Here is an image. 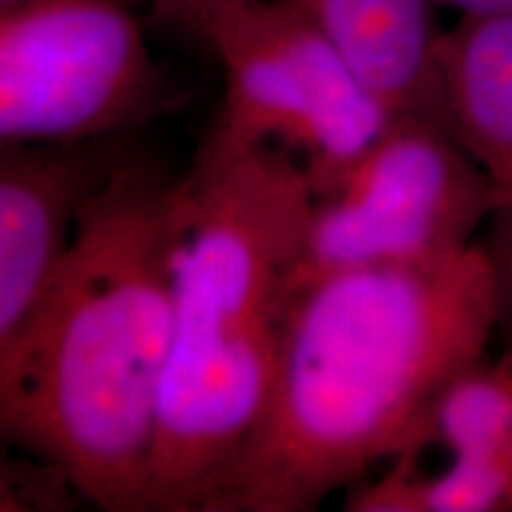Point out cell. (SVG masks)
I'll return each instance as SVG.
<instances>
[{"instance_id":"cell-7","label":"cell","mask_w":512,"mask_h":512,"mask_svg":"<svg viewBox=\"0 0 512 512\" xmlns=\"http://www.w3.org/2000/svg\"><path fill=\"white\" fill-rule=\"evenodd\" d=\"M126 143H0V344L60 268L88 200L133 155Z\"/></svg>"},{"instance_id":"cell-13","label":"cell","mask_w":512,"mask_h":512,"mask_svg":"<svg viewBox=\"0 0 512 512\" xmlns=\"http://www.w3.org/2000/svg\"><path fill=\"white\" fill-rule=\"evenodd\" d=\"M491 238L486 245L491 249L496 264L498 285V323L496 335L501 337L503 351L512 349V211H501L491 219Z\"/></svg>"},{"instance_id":"cell-1","label":"cell","mask_w":512,"mask_h":512,"mask_svg":"<svg viewBox=\"0 0 512 512\" xmlns=\"http://www.w3.org/2000/svg\"><path fill=\"white\" fill-rule=\"evenodd\" d=\"M496 323L486 240L306 283L264 420L211 512H311L384 460L422 453L439 399L486 361Z\"/></svg>"},{"instance_id":"cell-12","label":"cell","mask_w":512,"mask_h":512,"mask_svg":"<svg viewBox=\"0 0 512 512\" xmlns=\"http://www.w3.org/2000/svg\"><path fill=\"white\" fill-rule=\"evenodd\" d=\"M0 510H67L72 496L79 494L69 470L55 460L38 458L27 453L17 460L3 456V477H0Z\"/></svg>"},{"instance_id":"cell-5","label":"cell","mask_w":512,"mask_h":512,"mask_svg":"<svg viewBox=\"0 0 512 512\" xmlns=\"http://www.w3.org/2000/svg\"><path fill=\"white\" fill-rule=\"evenodd\" d=\"M181 102L124 0L0 3V143L128 138Z\"/></svg>"},{"instance_id":"cell-14","label":"cell","mask_w":512,"mask_h":512,"mask_svg":"<svg viewBox=\"0 0 512 512\" xmlns=\"http://www.w3.org/2000/svg\"><path fill=\"white\" fill-rule=\"evenodd\" d=\"M150 3L157 19L185 31V34H192L197 19L219 0H150Z\"/></svg>"},{"instance_id":"cell-15","label":"cell","mask_w":512,"mask_h":512,"mask_svg":"<svg viewBox=\"0 0 512 512\" xmlns=\"http://www.w3.org/2000/svg\"><path fill=\"white\" fill-rule=\"evenodd\" d=\"M434 5L458 10L460 15H494L512 12V0H434Z\"/></svg>"},{"instance_id":"cell-3","label":"cell","mask_w":512,"mask_h":512,"mask_svg":"<svg viewBox=\"0 0 512 512\" xmlns=\"http://www.w3.org/2000/svg\"><path fill=\"white\" fill-rule=\"evenodd\" d=\"M190 181L145 512H211L264 420L297 306L313 190L275 145L211 128Z\"/></svg>"},{"instance_id":"cell-10","label":"cell","mask_w":512,"mask_h":512,"mask_svg":"<svg viewBox=\"0 0 512 512\" xmlns=\"http://www.w3.org/2000/svg\"><path fill=\"white\" fill-rule=\"evenodd\" d=\"M420 453H403L380 479L347 491L354 512H512L510 451L453 456L437 475H420Z\"/></svg>"},{"instance_id":"cell-6","label":"cell","mask_w":512,"mask_h":512,"mask_svg":"<svg viewBox=\"0 0 512 512\" xmlns=\"http://www.w3.org/2000/svg\"><path fill=\"white\" fill-rule=\"evenodd\" d=\"M496 214L494 185L451 128L394 117L335 188L313 197L299 287L351 268L451 259Z\"/></svg>"},{"instance_id":"cell-17","label":"cell","mask_w":512,"mask_h":512,"mask_svg":"<svg viewBox=\"0 0 512 512\" xmlns=\"http://www.w3.org/2000/svg\"><path fill=\"white\" fill-rule=\"evenodd\" d=\"M0 3H8V0H0Z\"/></svg>"},{"instance_id":"cell-11","label":"cell","mask_w":512,"mask_h":512,"mask_svg":"<svg viewBox=\"0 0 512 512\" xmlns=\"http://www.w3.org/2000/svg\"><path fill=\"white\" fill-rule=\"evenodd\" d=\"M512 430V366L501 356L470 368L441 396L432 415L430 446L451 456L508 451Z\"/></svg>"},{"instance_id":"cell-2","label":"cell","mask_w":512,"mask_h":512,"mask_svg":"<svg viewBox=\"0 0 512 512\" xmlns=\"http://www.w3.org/2000/svg\"><path fill=\"white\" fill-rule=\"evenodd\" d=\"M188 226V174L133 152L88 200L60 268L0 344L5 444L67 467L102 510L145 512Z\"/></svg>"},{"instance_id":"cell-4","label":"cell","mask_w":512,"mask_h":512,"mask_svg":"<svg viewBox=\"0 0 512 512\" xmlns=\"http://www.w3.org/2000/svg\"><path fill=\"white\" fill-rule=\"evenodd\" d=\"M192 36L214 50L226 91L214 131L292 152L325 195L373 147L392 114L294 0H219Z\"/></svg>"},{"instance_id":"cell-9","label":"cell","mask_w":512,"mask_h":512,"mask_svg":"<svg viewBox=\"0 0 512 512\" xmlns=\"http://www.w3.org/2000/svg\"><path fill=\"white\" fill-rule=\"evenodd\" d=\"M448 121L489 176L498 214L512 211V12L460 15L437 41Z\"/></svg>"},{"instance_id":"cell-8","label":"cell","mask_w":512,"mask_h":512,"mask_svg":"<svg viewBox=\"0 0 512 512\" xmlns=\"http://www.w3.org/2000/svg\"><path fill=\"white\" fill-rule=\"evenodd\" d=\"M392 117L451 128L437 74L434 0H294ZM453 131V128H451Z\"/></svg>"},{"instance_id":"cell-16","label":"cell","mask_w":512,"mask_h":512,"mask_svg":"<svg viewBox=\"0 0 512 512\" xmlns=\"http://www.w3.org/2000/svg\"><path fill=\"white\" fill-rule=\"evenodd\" d=\"M503 358L505 361L510 363L512 366V349H508V351H503ZM508 451H510V458H512V430H510V441H508Z\"/></svg>"}]
</instances>
